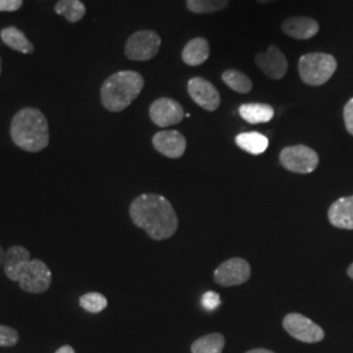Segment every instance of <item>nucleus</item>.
<instances>
[{
    "instance_id": "f257e3e1",
    "label": "nucleus",
    "mask_w": 353,
    "mask_h": 353,
    "mask_svg": "<svg viewBox=\"0 0 353 353\" xmlns=\"http://www.w3.org/2000/svg\"><path fill=\"white\" fill-rule=\"evenodd\" d=\"M130 216L137 227L152 240L170 239L178 229V217L170 202L157 194H143L130 205Z\"/></svg>"
},
{
    "instance_id": "f03ea898",
    "label": "nucleus",
    "mask_w": 353,
    "mask_h": 353,
    "mask_svg": "<svg viewBox=\"0 0 353 353\" xmlns=\"http://www.w3.org/2000/svg\"><path fill=\"white\" fill-rule=\"evenodd\" d=\"M6 276L19 283L20 290L32 294L43 293L50 288L52 274L41 259H30V252L24 246H12L4 256Z\"/></svg>"
},
{
    "instance_id": "7ed1b4c3",
    "label": "nucleus",
    "mask_w": 353,
    "mask_h": 353,
    "mask_svg": "<svg viewBox=\"0 0 353 353\" xmlns=\"http://www.w3.org/2000/svg\"><path fill=\"white\" fill-rule=\"evenodd\" d=\"M11 138L23 151H43L49 145V122L36 108H24L14 114L11 123Z\"/></svg>"
},
{
    "instance_id": "20e7f679",
    "label": "nucleus",
    "mask_w": 353,
    "mask_h": 353,
    "mask_svg": "<svg viewBox=\"0 0 353 353\" xmlns=\"http://www.w3.org/2000/svg\"><path fill=\"white\" fill-rule=\"evenodd\" d=\"M144 88V79L135 71H119L110 76L102 85L101 101L109 112L125 110L138 99Z\"/></svg>"
},
{
    "instance_id": "39448f33",
    "label": "nucleus",
    "mask_w": 353,
    "mask_h": 353,
    "mask_svg": "<svg viewBox=\"0 0 353 353\" xmlns=\"http://www.w3.org/2000/svg\"><path fill=\"white\" fill-rule=\"evenodd\" d=\"M336 59L325 52H312L300 58L299 72L303 83L318 87L332 77L336 71Z\"/></svg>"
},
{
    "instance_id": "423d86ee",
    "label": "nucleus",
    "mask_w": 353,
    "mask_h": 353,
    "mask_svg": "<svg viewBox=\"0 0 353 353\" xmlns=\"http://www.w3.org/2000/svg\"><path fill=\"white\" fill-rule=\"evenodd\" d=\"M161 46V38L153 30H139L127 39L125 52L131 61L144 62L157 55Z\"/></svg>"
},
{
    "instance_id": "0eeeda50",
    "label": "nucleus",
    "mask_w": 353,
    "mask_h": 353,
    "mask_svg": "<svg viewBox=\"0 0 353 353\" xmlns=\"http://www.w3.org/2000/svg\"><path fill=\"white\" fill-rule=\"evenodd\" d=\"M280 163L290 172L307 174L316 170L319 157L316 151L306 145H293L281 151Z\"/></svg>"
},
{
    "instance_id": "6e6552de",
    "label": "nucleus",
    "mask_w": 353,
    "mask_h": 353,
    "mask_svg": "<svg viewBox=\"0 0 353 353\" xmlns=\"http://www.w3.org/2000/svg\"><path fill=\"white\" fill-rule=\"evenodd\" d=\"M283 326L290 336L303 343H318L325 338V331L322 328L307 316L299 313H290L285 316Z\"/></svg>"
},
{
    "instance_id": "1a4fd4ad",
    "label": "nucleus",
    "mask_w": 353,
    "mask_h": 353,
    "mask_svg": "<svg viewBox=\"0 0 353 353\" xmlns=\"http://www.w3.org/2000/svg\"><path fill=\"white\" fill-rule=\"evenodd\" d=\"M252 275L250 265L242 258H232L217 267L214 281L223 287L240 285L248 281Z\"/></svg>"
},
{
    "instance_id": "9d476101",
    "label": "nucleus",
    "mask_w": 353,
    "mask_h": 353,
    "mask_svg": "<svg viewBox=\"0 0 353 353\" xmlns=\"http://www.w3.org/2000/svg\"><path fill=\"white\" fill-rule=\"evenodd\" d=\"M150 117L156 126L169 127L179 123L183 119L185 113L178 102L163 97L152 103Z\"/></svg>"
},
{
    "instance_id": "9b49d317",
    "label": "nucleus",
    "mask_w": 353,
    "mask_h": 353,
    "mask_svg": "<svg viewBox=\"0 0 353 353\" xmlns=\"http://www.w3.org/2000/svg\"><path fill=\"white\" fill-rule=\"evenodd\" d=\"M190 97L201 108L214 112L220 106V94L214 85L203 77H194L189 81Z\"/></svg>"
},
{
    "instance_id": "f8f14e48",
    "label": "nucleus",
    "mask_w": 353,
    "mask_h": 353,
    "mask_svg": "<svg viewBox=\"0 0 353 353\" xmlns=\"http://www.w3.org/2000/svg\"><path fill=\"white\" fill-rule=\"evenodd\" d=\"M255 63L258 64V67L265 75L275 80L283 79L288 70L287 58L276 46H270L268 50L259 52L255 57Z\"/></svg>"
},
{
    "instance_id": "ddd939ff",
    "label": "nucleus",
    "mask_w": 353,
    "mask_h": 353,
    "mask_svg": "<svg viewBox=\"0 0 353 353\" xmlns=\"http://www.w3.org/2000/svg\"><path fill=\"white\" fill-rule=\"evenodd\" d=\"M152 143L156 151L160 152L169 159H179L186 151L185 137L174 130L157 132L153 137Z\"/></svg>"
},
{
    "instance_id": "4468645a",
    "label": "nucleus",
    "mask_w": 353,
    "mask_h": 353,
    "mask_svg": "<svg viewBox=\"0 0 353 353\" xmlns=\"http://www.w3.org/2000/svg\"><path fill=\"white\" fill-rule=\"evenodd\" d=\"M328 220L335 228L353 230V195L332 203L328 208Z\"/></svg>"
},
{
    "instance_id": "2eb2a0df",
    "label": "nucleus",
    "mask_w": 353,
    "mask_h": 353,
    "mask_svg": "<svg viewBox=\"0 0 353 353\" xmlns=\"http://www.w3.org/2000/svg\"><path fill=\"white\" fill-rule=\"evenodd\" d=\"M281 29L290 37L309 39L316 36L319 30V26L314 19L310 17H290L283 23Z\"/></svg>"
},
{
    "instance_id": "dca6fc26",
    "label": "nucleus",
    "mask_w": 353,
    "mask_h": 353,
    "mask_svg": "<svg viewBox=\"0 0 353 353\" xmlns=\"http://www.w3.org/2000/svg\"><path fill=\"white\" fill-rule=\"evenodd\" d=\"M210 57V45L204 38H194L182 51V59L189 65H201Z\"/></svg>"
},
{
    "instance_id": "f3484780",
    "label": "nucleus",
    "mask_w": 353,
    "mask_h": 353,
    "mask_svg": "<svg viewBox=\"0 0 353 353\" xmlns=\"http://www.w3.org/2000/svg\"><path fill=\"white\" fill-rule=\"evenodd\" d=\"M241 117L252 123H265L274 118V109L265 103H245L240 108Z\"/></svg>"
},
{
    "instance_id": "a211bd4d",
    "label": "nucleus",
    "mask_w": 353,
    "mask_h": 353,
    "mask_svg": "<svg viewBox=\"0 0 353 353\" xmlns=\"http://www.w3.org/2000/svg\"><path fill=\"white\" fill-rule=\"evenodd\" d=\"M0 37L1 41L13 50L20 51L23 54H32L34 51V46L32 45V42L26 38V34L20 29L14 26L3 29L0 33Z\"/></svg>"
},
{
    "instance_id": "6ab92c4d",
    "label": "nucleus",
    "mask_w": 353,
    "mask_h": 353,
    "mask_svg": "<svg viewBox=\"0 0 353 353\" xmlns=\"http://www.w3.org/2000/svg\"><path fill=\"white\" fill-rule=\"evenodd\" d=\"M236 143L241 150L252 154H262L268 147V139L259 132H243L237 135Z\"/></svg>"
},
{
    "instance_id": "aec40b11",
    "label": "nucleus",
    "mask_w": 353,
    "mask_h": 353,
    "mask_svg": "<svg viewBox=\"0 0 353 353\" xmlns=\"http://www.w3.org/2000/svg\"><path fill=\"white\" fill-rule=\"evenodd\" d=\"M55 12L62 14L68 23H77L85 16V6L80 0H59L55 4Z\"/></svg>"
},
{
    "instance_id": "412c9836",
    "label": "nucleus",
    "mask_w": 353,
    "mask_h": 353,
    "mask_svg": "<svg viewBox=\"0 0 353 353\" xmlns=\"http://www.w3.org/2000/svg\"><path fill=\"white\" fill-rule=\"evenodd\" d=\"M225 345V339L221 334H210L194 341L191 345L192 353H221Z\"/></svg>"
},
{
    "instance_id": "4be33fe9",
    "label": "nucleus",
    "mask_w": 353,
    "mask_h": 353,
    "mask_svg": "<svg viewBox=\"0 0 353 353\" xmlns=\"http://www.w3.org/2000/svg\"><path fill=\"white\" fill-rule=\"evenodd\" d=\"M221 77L228 87L237 93H249L252 89V80L237 70H227Z\"/></svg>"
},
{
    "instance_id": "5701e85b",
    "label": "nucleus",
    "mask_w": 353,
    "mask_h": 353,
    "mask_svg": "<svg viewBox=\"0 0 353 353\" xmlns=\"http://www.w3.org/2000/svg\"><path fill=\"white\" fill-rule=\"evenodd\" d=\"M79 303L84 310H87L88 313H92V314L101 313L108 307L106 297L99 292H90V293L83 294L79 299Z\"/></svg>"
},
{
    "instance_id": "b1692460",
    "label": "nucleus",
    "mask_w": 353,
    "mask_h": 353,
    "mask_svg": "<svg viewBox=\"0 0 353 353\" xmlns=\"http://www.w3.org/2000/svg\"><path fill=\"white\" fill-rule=\"evenodd\" d=\"M229 0H188V8L194 13L217 12L225 8Z\"/></svg>"
},
{
    "instance_id": "393cba45",
    "label": "nucleus",
    "mask_w": 353,
    "mask_h": 353,
    "mask_svg": "<svg viewBox=\"0 0 353 353\" xmlns=\"http://www.w3.org/2000/svg\"><path fill=\"white\" fill-rule=\"evenodd\" d=\"M20 341V335L14 328L0 325V347H13Z\"/></svg>"
},
{
    "instance_id": "a878e982",
    "label": "nucleus",
    "mask_w": 353,
    "mask_h": 353,
    "mask_svg": "<svg viewBox=\"0 0 353 353\" xmlns=\"http://www.w3.org/2000/svg\"><path fill=\"white\" fill-rule=\"evenodd\" d=\"M221 299L216 292H207L202 297V306L208 312H212L216 307H219Z\"/></svg>"
},
{
    "instance_id": "bb28decb",
    "label": "nucleus",
    "mask_w": 353,
    "mask_h": 353,
    "mask_svg": "<svg viewBox=\"0 0 353 353\" xmlns=\"http://www.w3.org/2000/svg\"><path fill=\"white\" fill-rule=\"evenodd\" d=\"M344 123L347 131L353 135V99L344 106Z\"/></svg>"
},
{
    "instance_id": "cd10ccee",
    "label": "nucleus",
    "mask_w": 353,
    "mask_h": 353,
    "mask_svg": "<svg viewBox=\"0 0 353 353\" xmlns=\"http://www.w3.org/2000/svg\"><path fill=\"white\" fill-rule=\"evenodd\" d=\"M23 0H0V12H14L20 10Z\"/></svg>"
},
{
    "instance_id": "c85d7f7f",
    "label": "nucleus",
    "mask_w": 353,
    "mask_h": 353,
    "mask_svg": "<svg viewBox=\"0 0 353 353\" xmlns=\"http://www.w3.org/2000/svg\"><path fill=\"white\" fill-rule=\"evenodd\" d=\"M55 353H76L75 350L71 345H63Z\"/></svg>"
},
{
    "instance_id": "c756f323",
    "label": "nucleus",
    "mask_w": 353,
    "mask_h": 353,
    "mask_svg": "<svg viewBox=\"0 0 353 353\" xmlns=\"http://www.w3.org/2000/svg\"><path fill=\"white\" fill-rule=\"evenodd\" d=\"M246 353H275L272 352V351H268V350H265V348H256V350H252V351H249V352Z\"/></svg>"
},
{
    "instance_id": "7c9ffc66",
    "label": "nucleus",
    "mask_w": 353,
    "mask_h": 353,
    "mask_svg": "<svg viewBox=\"0 0 353 353\" xmlns=\"http://www.w3.org/2000/svg\"><path fill=\"white\" fill-rule=\"evenodd\" d=\"M4 256H6V252H4V249L0 246V265H3V263H4Z\"/></svg>"
},
{
    "instance_id": "2f4dec72",
    "label": "nucleus",
    "mask_w": 353,
    "mask_h": 353,
    "mask_svg": "<svg viewBox=\"0 0 353 353\" xmlns=\"http://www.w3.org/2000/svg\"><path fill=\"white\" fill-rule=\"evenodd\" d=\"M347 274H348V276L350 278L353 279V263L352 265L348 267V270H347Z\"/></svg>"
},
{
    "instance_id": "473e14b6",
    "label": "nucleus",
    "mask_w": 353,
    "mask_h": 353,
    "mask_svg": "<svg viewBox=\"0 0 353 353\" xmlns=\"http://www.w3.org/2000/svg\"><path fill=\"white\" fill-rule=\"evenodd\" d=\"M258 3H262V4H267V3H271V1H275V0H256Z\"/></svg>"
},
{
    "instance_id": "72a5a7b5",
    "label": "nucleus",
    "mask_w": 353,
    "mask_h": 353,
    "mask_svg": "<svg viewBox=\"0 0 353 353\" xmlns=\"http://www.w3.org/2000/svg\"><path fill=\"white\" fill-rule=\"evenodd\" d=\"M0 72H1V62H0Z\"/></svg>"
}]
</instances>
